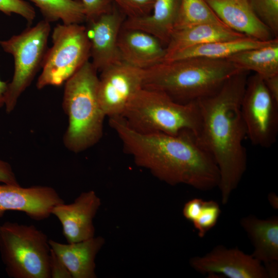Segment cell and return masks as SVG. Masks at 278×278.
<instances>
[{
  "label": "cell",
  "instance_id": "cell-1",
  "mask_svg": "<svg viewBox=\"0 0 278 278\" xmlns=\"http://www.w3.org/2000/svg\"><path fill=\"white\" fill-rule=\"evenodd\" d=\"M109 123L124 152L131 155L136 165L159 180L204 191L218 186V167L192 131L184 130L176 135L141 133L129 127L121 116L110 117Z\"/></svg>",
  "mask_w": 278,
  "mask_h": 278
},
{
  "label": "cell",
  "instance_id": "cell-2",
  "mask_svg": "<svg viewBox=\"0 0 278 278\" xmlns=\"http://www.w3.org/2000/svg\"><path fill=\"white\" fill-rule=\"evenodd\" d=\"M248 72H239L216 92L196 101L200 124L196 136L218 167V187L224 204L228 203L247 168V153L243 146L247 131L240 105Z\"/></svg>",
  "mask_w": 278,
  "mask_h": 278
},
{
  "label": "cell",
  "instance_id": "cell-3",
  "mask_svg": "<svg viewBox=\"0 0 278 278\" xmlns=\"http://www.w3.org/2000/svg\"><path fill=\"white\" fill-rule=\"evenodd\" d=\"M241 71L227 59L193 57L163 61L145 70L143 88L188 103L213 94Z\"/></svg>",
  "mask_w": 278,
  "mask_h": 278
},
{
  "label": "cell",
  "instance_id": "cell-4",
  "mask_svg": "<svg viewBox=\"0 0 278 278\" xmlns=\"http://www.w3.org/2000/svg\"><path fill=\"white\" fill-rule=\"evenodd\" d=\"M97 72L88 61L65 82L62 107L68 126L63 141L74 153L93 146L103 135L106 116L98 96Z\"/></svg>",
  "mask_w": 278,
  "mask_h": 278
},
{
  "label": "cell",
  "instance_id": "cell-5",
  "mask_svg": "<svg viewBox=\"0 0 278 278\" xmlns=\"http://www.w3.org/2000/svg\"><path fill=\"white\" fill-rule=\"evenodd\" d=\"M121 117L134 131L176 135L184 130L198 132L200 116L196 101L180 103L161 91L142 88L131 98Z\"/></svg>",
  "mask_w": 278,
  "mask_h": 278
},
{
  "label": "cell",
  "instance_id": "cell-6",
  "mask_svg": "<svg viewBox=\"0 0 278 278\" xmlns=\"http://www.w3.org/2000/svg\"><path fill=\"white\" fill-rule=\"evenodd\" d=\"M0 253L10 277L50 278L49 239L36 226L10 221L1 225Z\"/></svg>",
  "mask_w": 278,
  "mask_h": 278
},
{
  "label": "cell",
  "instance_id": "cell-7",
  "mask_svg": "<svg viewBox=\"0 0 278 278\" xmlns=\"http://www.w3.org/2000/svg\"><path fill=\"white\" fill-rule=\"evenodd\" d=\"M50 30V22L44 19L19 34L0 40L3 50L14 60L13 75L8 83L5 105L8 113L14 110L19 97L42 67Z\"/></svg>",
  "mask_w": 278,
  "mask_h": 278
},
{
  "label": "cell",
  "instance_id": "cell-8",
  "mask_svg": "<svg viewBox=\"0 0 278 278\" xmlns=\"http://www.w3.org/2000/svg\"><path fill=\"white\" fill-rule=\"evenodd\" d=\"M53 45L47 48L42 71L36 86H60L91 57V45L85 26L80 24H60L53 29Z\"/></svg>",
  "mask_w": 278,
  "mask_h": 278
},
{
  "label": "cell",
  "instance_id": "cell-9",
  "mask_svg": "<svg viewBox=\"0 0 278 278\" xmlns=\"http://www.w3.org/2000/svg\"><path fill=\"white\" fill-rule=\"evenodd\" d=\"M247 136L251 143L269 148L278 134V103L269 92L264 79L256 74L248 77L240 105Z\"/></svg>",
  "mask_w": 278,
  "mask_h": 278
},
{
  "label": "cell",
  "instance_id": "cell-10",
  "mask_svg": "<svg viewBox=\"0 0 278 278\" xmlns=\"http://www.w3.org/2000/svg\"><path fill=\"white\" fill-rule=\"evenodd\" d=\"M144 72L123 61L100 72L98 96L106 116H121L130 100L143 88Z\"/></svg>",
  "mask_w": 278,
  "mask_h": 278
},
{
  "label": "cell",
  "instance_id": "cell-11",
  "mask_svg": "<svg viewBox=\"0 0 278 278\" xmlns=\"http://www.w3.org/2000/svg\"><path fill=\"white\" fill-rule=\"evenodd\" d=\"M125 15L116 7L94 19L85 26L91 45L92 64L97 71L122 62L118 37Z\"/></svg>",
  "mask_w": 278,
  "mask_h": 278
},
{
  "label": "cell",
  "instance_id": "cell-12",
  "mask_svg": "<svg viewBox=\"0 0 278 278\" xmlns=\"http://www.w3.org/2000/svg\"><path fill=\"white\" fill-rule=\"evenodd\" d=\"M189 264L197 272L209 275L220 274L229 278L269 277L260 261L237 248L216 247L205 255L192 258Z\"/></svg>",
  "mask_w": 278,
  "mask_h": 278
},
{
  "label": "cell",
  "instance_id": "cell-13",
  "mask_svg": "<svg viewBox=\"0 0 278 278\" xmlns=\"http://www.w3.org/2000/svg\"><path fill=\"white\" fill-rule=\"evenodd\" d=\"M64 202L57 192L47 186L0 185V218L8 211L24 212L31 219L42 220L48 218L52 208Z\"/></svg>",
  "mask_w": 278,
  "mask_h": 278
},
{
  "label": "cell",
  "instance_id": "cell-14",
  "mask_svg": "<svg viewBox=\"0 0 278 278\" xmlns=\"http://www.w3.org/2000/svg\"><path fill=\"white\" fill-rule=\"evenodd\" d=\"M100 205V198L91 190L81 193L72 203L55 205L51 214L60 222L67 242H76L94 236L93 219Z\"/></svg>",
  "mask_w": 278,
  "mask_h": 278
},
{
  "label": "cell",
  "instance_id": "cell-15",
  "mask_svg": "<svg viewBox=\"0 0 278 278\" xmlns=\"http://www.w3.org/2000/svg\"><path fill=\"white\" fill-rule=\"evenodd\" d=\"M221 22L233 30L260 41L275 37L258 18L248 0H205Z\"/></svg>",
  "mask_w": 278,
  "mask_h": 278
},
{
  "label": "cell",
  "instance_id": "cell-16",
  "mask_svg": "<svg viewBox=\"0 0 278 278\" xmlns=\"http://www.w3.org/2000/svg\"><path fill=\"white\" fill-rule=\"evenodd\" d=\"M118 47L122 61L146 70L163 61L165 46L155 37L137 29L121 28Z\"/></svg>",
  "mask_w": 278,
  "mask_h": 278
},
{
  "label": "cell",
  "instance_id": "cell-17",
  "mask_svg": "<svg viewBox=\"0 0 278 278\" xmlns=\"http://www.w3.org/2000/svg\"><path fill=\"white\" fill-rule=\"evenodd\" d=\"M105 244L101 236L62 244L49 239L50 248L60 258L73 278H95L96 256Z\"/></svg>",
  "mask_w": 278,
  "mask_h": 278
},
{
  "label": "cell",
  "instance_id": "cell-18",
  "mask_svg": "<svg viewBox=\"0 0 278 278\" xmlns=\"http://www.w3.org/2000/svg\"><path fill=\"white\" fill-rule=\"evenodd\" d=\"M181 0H155L151 13L137 18H127L122 28L137 29L157 38L165 46L174 31Z\"/></svg>",
  "mask_w": 278,
  "mask_h": 278
},
{
  "label": "cell",
  "instance_id": "cell-19",
  "mask_svg": "<svg viewBox=\"0 0 278 278\" xmlns=\"http://www.w3.org/2000/svg\"><path fill=\"white\" fill-rule=\"evenodd\" d=\"M240 222L254 247L251 255L265 266L277 262V216L261 219L249 215L242 218Z\"/></svg>",
  "mask_w": 278,
  "mask_h": 278
},
{
  "label": "cell",
  "instance_id": "cell-20",
  "mask_svg": "<svg viewBox=\"0 0 278 278\" xmlns=\"http://www.w3.org/2000/svg\"><path fill=\"white\" fill-rule=\"evenodd\" d=\"M246 36L224 24H200L175 30L165 47L164 59L176 52L192 46L238 39Z\"/></svg>",
  "mask_w": 278,
  "mask_h": 278
},
{
  "label": "cell",
  "instance_id": "cell-21",
  "mask_svg": "<svg viewBox=\"0 0 278 278\" xmlns=\"http://www.w3.org/2000/svg\"><path fill=\"white\" fill-rule=\"evenodd\" d=\"M273 39L260 41L246 36L238 39L212 42L182 49L168 56L163 61L193 57L227 59L230 56L242 50L266 45L270 43Z\"/></svg>",
  "mask_w": 278,
  "mask_h": 278
},
{
  "label": "cell",
  "instance_id": "cell-22",
  "mask_svg": "<svg viewBox=\"0 0 278 278\" xmlns=\"http://www.w3.org/2000/svg\"><path fill=\"white\" fill-rule=\"evenodd\" d=\"M227 60L238 68L253 71L263 79L278 74V38L266 45L238 52Z\"/></svg>",
  "mask_w": 278,
  "mask_h": 278
},
{
  "label": "cell",
  "instance_id": "cell-23",
  "mask_svg": "<svg viewBox=\"0 0 278 278\" xmlns=\"http://www.w3.org/2000/svg\"><path fill=\"white\" fill-rule=\"evenodd\" d=\"M50 23L61 20L63 24H80L85 21L83 5L79 0H30Z\"/></svg>",
  "mask_w": 278,
  "mask_h": 278
},
{
  "label": "cell",
  "instance_id": "cell-24",
  "mask_svg": "<svg viewBox=\"0 0 278 278\" xmlns=\"http://www.w3.org/2000/svg\"><path fill=\"white\" fill-rule=\"evenodd\" d=\"M205 23L224 24L205 0H181L174 30Z\"/></svg>",
  "mask_w": 278,
  "mask_h": 278
},
{
  "label": "cell",
  "instance_id": "cell-25",
  "mask_svg": "<svg viewBox=\"0 0 278 278\" xmlns=\"http://www.w3.org/2000/svg\"><path fill=\"white\" fill-rule=\"evenodd\" d=\"M258 18L278 36V0H248Z\"/></svg>",
  "mask_w": 278,
  "mask_h": 278
},
{
  "label": "cell",
  "instance_id": "cell-26",
  "mask_svg": "<svg viewBox=\"0 0 278 278\" xmlns=\"http://www.w3.org/2000/svg\"><path fill=\"white\" fill-rule=\"evenodd\" d=\"M220 213L219 205L216 201H204L200 213L192 222L200 237H203L216 225Z\"/></svg>",
  "mask_w": 278,
  "mask_h": 278
},
{
  "label": "cell",
  "instance_id": "cell-27",
  "mask_svg": "<svg viewBox=\"0 0 278 278\" xmlns=\"http://www.w3.org/2000/svg\"><path fill=\"white\" fill-rule=\"evenodd\" d=\"M127 16V18H137L149 14L155 0H110Z\"/></svg>",
  "mask_w": 278,
  "mask_h": 278
},
{
  "label": "cell",
  "instance_id": "cell-28",
  "mask_svg": "<svg viewBox=\"0 0 278 278\" xmlns=\"http://www.w3.org/2000/svg\"><path fill=\"white\" fill-rule=\"evenodd\" d=\"M0 12L8 15H19L29 24L36 16L34 8L24 0H0Z\"/></svg>",
  "mask_w": 278,
  "mask_h": 278
},
{
  "label": "cell",
  "instance_id": "cell-29",
  "mask_svg": "<svg viewBox=\"0 0 278 278\" xmlns=\"http://www.w3.org/2000/svg\"><path fill=\"white\" fill-rule=\"evenodd\" d=\"M84 9L85 21L96 18L109 11L110 0H80Z\"/></svg>",
  "mask_w": 278,
  "mask_h": 278
},
{
  "label": "cell",
  "instance_id": "cell-30",
  "mask_svg": "<svg viewBox=\"0 0 278 278\" xmlns=\"http://www.w3.org/2000/svg\"><path fill=\"white\" fill-rule=\"evenodd\" d=\"M49 270L50 278H72L71 274L65 264L51 248Z\"/></svg>",
  "mask_w": 278,
  "mask_h": 278
},
{
  "label": "cell",
  "instance_id": "cell-31",
  "mask_svg": "<svg viewBox=\"0 0 278 278\" xmlns=\"http://www.w3.org/2000/svg\"><path fill=\"white\" fill-rule=\"evenodd\" d=\"M204 200L200 198H193L185 203L183 215L188 220L193 222L198 217L202 210Z\"/></svg>",
  "mask_w": 278,
  "mask_h": 278
},
{
  "label": "cell",
  "instance_id": "cell-32",
  "mask_svg": "<svg viewBox=\"0 0 278 278\" xmlns=\"http://www.w3.org/2000/svg\"><path fill=\"white\" fill-rule=\"evenodd\" d=\"M0 182L3 184L20 185L11 165L0 160Z\"/></svg>",
  "mask_w": 278,
  "mask_h": 278
},
{
  "label": "cell",
  "instance_id": "cell-33",
  "mask_svg": "<svg viewBox=\"0 0 278 278\" xmlns=\"http://www.w3.org/2000/svg\"><path fill=\"white\" fill-rule=\"evenodd\" d=\"M264 80L270 95L278 103V74L264 79Z\"/></svg>",
  "mask_w": 278,
  "mask_h": 278
},
{
  "label": "cell",
  "instance_id": "cell-34",
  "mask_svg": "<svg viewBox=\"0 0 278 278\" xmlns=\"http://www.w3.org/2000/svg\"><path fill=\"white\" fill-rule=\"evenodd\" d=\"M8 88V83L0 78V108L5 106Z\"/></svg>",
  "mask_w": 278,
  "mask_h": 278
},
{
  "label": "cell",
  "instance_id": "cell-35",
  "mask_svg": "<svg viewBox=\"0 0 278 278\" xmlns=\"http://www.w3.org/2000/svg\"><path fill=\"white\" fill-rule=\"evenodd\" d=\"M268 201L271 206L274 209L278 208V198L274 193H269L268 196Z\"/></svg>",
  "mask_w": 278,
  "mask_h": 278
}]
</instances>
